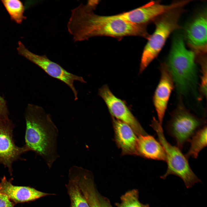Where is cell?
<instances>
[{"label": "cell", "mask_w": 207, "mask_h": 207, "mask_svg": "<svg viewBox=\"0 0 207 207\" xmlns=\"http://www.w3.org/2000/svg\"><path fill=\"white\" fill-rule=\"evenodd\" d=\"M13 124L9 119L0 120V164L8 168L12 175V164L23 153L28 151L25 145L17 146L13 138Z\"/></svg>", "instance_id": "cell-10"}, {"label": "cell", "mask_w": 207, "mask_h": 207, "mask_svg": "<svg viewBox=\"0 0 207 207\" xmlns=\"http://www.w3.org/2000/svg\"><path fill=\"white\" fill-rule=\"evenodd\" d=\"M184 34L188 46L195 55L206 54V9L199 13L187 24Z\"/></svg>", "instance_id": "cell-11"}, {"label": "cell", "mask_w": 207, "mask_h": 207, "mask_svg": "<svg viewBox=\"0 0 207 207\" xmlns=\"http://www.w3.org/2000/svg\"><path fill=\"white\" fill-rule=\"evenodd\" d=\"M137 153V155L145 158L166 161L165 152L161 143L154 136L148 134L138 136Z\"/></svg>", "instance_id": "cell-15"}, {"label": "cell", "mask_w": 207, "mask_h": 207, "mask_svg": "<svg viewBox=\"0 0 207 207\" xmlns=\"http://www.w3.org/2000/svg\"><path fill=\"white\" fill-rule=\"evenodd\" d=\"M15 204L5 195L0 193V207H14Z\"/></svg>", "instance_id": "cell-22"}, {"label": "cell", "mask_w": 207, "mask_h": 207, "mask_svg": "<svg viewBox=\"0 0 207 207\" xmlns=\"http://www.w3.org/2000/svg\"><path fill=\"white\" fill-rule=\"evenodd\" d=\"M1 2L12 20L19 24L26 18L24 15V6L20 1L5 0Z\"/></svg>", "instance_id": "cell-18"}, {"label": "cell", "mask_w": 207, "mask_h": 207, "mask_svg": "<svg viewBox=\"0 0 207 207\" xmlns=\"http://www.w3.org/2000/svg\"><path fill=\"white\" fill-rule=\"evenodd\" d=\"M189 142L190 143L189 148L185 155L187 159L190 157L196 159L199 152L207 145L206 125L198 130Z\"/></svg>", "instance_id": "cell-16"}, {"label": "cell", "mask_w": 207, "mask_h": 207, "mask_svg": "<svg viewBox=\"0 0 207 207\" xmlns=\"http://www.w3.org/2000/svg\"><path fill=\"white\" fill-rule=\"evenodd\" d=\"M170 116L166 130L175 140L176 146L181 150L195 133L205 125L206 122L191 113L182 103L178 106Z\"/></svg>", "instance_id": "cell-6"}, {"label": "cell", "mask_w": 207, "mask_h": 207, "mask_svg": "<svg viewBox=\"0 0 207 207\" xmlns=\"http://www.w3.org/2000/svg\"><path fill=\"white\" fill-rule=\"evenodd\" d=\"M8 115L9 112L6 101L0 95V120L9 119Z\"/></svg>", "instance_id": "cell-21"}, {"label": "cell", "mask_w": 207, "mask_h": 207, "mask_svg": "<svg viewBox=\"0 0 207 207\" xmlns=\"http://www.w3.org/2000/svg\"><path fill=\"white\" fill-rule=\"evenodd\" d=\"M0 193L5 195L15 204L35 200L53 194L43 192L32 187L13 185L12 179L7 180L5 177L0 182Z\"/></svg>", "instance_id": "cell-13"}, {"label": "cell", "mask_w": 207, "mask_h": 207, "mask_svg": "<svg viewBox=\"0 0 207 207\" xmlns=\"http://www.w3.org/2000/svg\"><path fill=\"white\" fill-rule=\"evenodd\" d=\"M25 145L44 160L49 168L59 157L58 131L51 115L42 107L28 104L25 113Z\"/></svg>", "instance_id": "cell-2"}, {"label": "cell", "mask_w": 207, "mask_h": 207, "mask_svg": "<svg viewBox=\"0 0 207 207\" xmlns=\"http://www.w3.org/2000/svg\"><path fill=\"white\" fill-rule=\"evenodd\" d=\"M115 140L122 154L137 155L138 140L136 134L127 124L113 118Z\"/></svg>", "instance_id": "cell-14"}, {"label": "cell", "mask_w": 207, "mask_h": 207, "mask_svg": "<svg viewBox=\"0 0 207 207\" xmlns=\"http://www.w3.org/2000/svg\"><path fill=\"white\" fill-rule=\"evenodd\" d=\"M17 50L19 54L39 66L49 75L65 83L72 91L74 100L78 99V91L74 86V82L77 81L85 83L82 76L66 70L58 64L49 59L45 55H39L32 53L21 41L18 42Z\"/></svg>", "instance_id": "cell-7"}, {"label": "cell", "mask_w": 207, "mask_h": 207, "mask_svg": "<svg viewBox=\"0 0 207 207\" xmlns=\"http://www.w3.org/2000/svg\"><path fill=\"white\" fill-rule=\"evenodd\" d=\"M160 1H151L132 10L119 14L124 20L136 25L147 27L159 16L174 8L185 6L190 0L175 1L170 4L164 5Z\"/></svg>", "instance_id": "cell-8"}, {"label": "cell", "mask_w": 207, "mask_h": 207, "mask_svg": "<svg viewBox=\"0 0 207 207\" xmlns=\"http://www.w3.org/2000/svg\"><path fill=\"white\" fill-rule=\"evenodd\" d=\"M160 77L153 97L158 121L162 126L164 116L175 84L172 75L165 63L160 67Z\"/></svg>", "instance_id": "cell-12"}, {"label": "cell", "mask_w": 207, "mask_h": 207, "mask_svg": "<svg viewBox=\"0 0 207 207\" xmlns=\"http://www.w3.org/2000/svg\"><path fill=\"white\" fill-rule=\"evenodd\" d=\"M99 93L113 118L128 125L138 136L148 134L124 102L116 97L107 85H104L100 88Z\"/></svg>", "instance_id": "cell-9"}, {"label": "cell", "mask_w": 207, "mask_h": 207, "mask_svg": "<svg viewBox=\"0 0 207 207\" xmlns=\"http://www.w3.org/2000/svg\"><path fill=\"white\" fill-rule=\"evenodd\" d=\"M196 62L200 65L201 75L199 89L200 94L202 97L206 98L207 85V55H204L198 56L196 57Z\"/></svg>", "instance_id": "cell-20"}, {"label": "cell", "mask_w": 207, "mask_h": 207, "mask_svg": "<svg viewBox=\"0 0 207 207\" xmlns=\"http://www.w3.org/2000/svg\"><path fill=\"white\" fill-rule=\"evenodd\" d=\"M172 76L177 92L185 95L196 90L198 75L195 55L186 48L180 35L173 40L167 60L164 62Z\"/></svg>", "instance_id": "cell-3"}, {"label": "cell", "mask_w": 207, "mask_h": 207, "mask_svg": "<svg viewBox=\"0 0 207 207\" xmlns=\"http://www.w3.org/2000/svg\"><path fill=\"white\" fill-rule=\"evenodd\" d=\"M97 195L101 207H113L108 198L101 195L98 193Z\"/></svg>", "instance_id": "cell-23"}, {"label": "cell", "mask_w": 207, "mask_h": 207, "mask_svg": "<svg viewBox=\"0 0 207 207\" xmlns=\"http://www.w3.org/2000/svg\"><path fill=\"white\" fill-rule=\"evenodd\" d=\"M185 6L174 8L156 18L153 22L155 29L150 35L142 53L139 68L142 73L158 55L170 34L181 28L179 19Z\"/></svg>", "instance_id": "cell-4"}, {"label": "cell", "mask_w": 207, "mask_h": 207, "mask_svg": "<svg viewBox=\"0 0 207 207\" xmlns=\"http://www.w3.org/2000/svg\"><path fill=\"white\" fill-rule=\"evenodd\" d=\"M139 194L137 189L128 191L121 197L120 203L116 205L117 207H150L149 204H144L139 201Z\"/></svg>", "instance_id": "cell-19"}, {"label": "cell", "mask_w": 207, "mask_h": 207, "mask_svg": "<svg viewBox=\"0 0 207 207\" xmlns=\"http://www.w3.org/2000/svg\"><path fill=\"white\" fill-rule=\"evenodd\" d=\"M69 177L70 179L66 187L70 199L71 207H90L76 181Z\"/></svg>", "instance_id": "cell-17"}, {"label": "cell", "mask_w": 207, "mask_h": 207, "mask_svg": "<svg viewBox=\"0 0 207 207\" xmlns=\"http://www.w3.org/2000/svg\"><path fill=\"white\" fill-rule=\"evenodd\" d=\"M150 126L156 132L166 155L167 169L165 173L160 177V178L165 179L169 175L176 176L183 181L187 188L191 187L196 183L201 182L191 169L188 159L181 150L167 141L162 126L159 124L155 117L153 118Z\"/></svg>", "instance_id": "cell-5"}, {"label": "cell", "mask_w": 207, "mask_h": 207, "mask_svg": "<svg viewBox=\"0 0 207 207\" xmlns=\"http://www.w3.org/2000/svg\"><path fill=\"white\" fill-rule=\"evenodd\" d=\"M99 1H88L86 4L81 3L72 10L67 27L74 41L98 36L110 37L119 40L129 36L148 39L150 34L147 31V27L128 22L119 14L104 16L95 14L93 11Z\"/></svg>", "instance_id": "cell-1"}]
</instances>
